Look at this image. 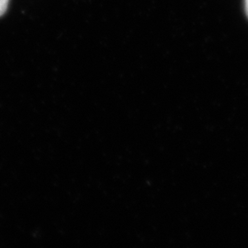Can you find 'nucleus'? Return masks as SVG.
Segmentation results:
<instances>
[{
  "label": "nucleus",
  "instance_id": "1",
  "mask_svg": "<svg viewBox=\"0 0 248 248\" xmlns=\"http://www.w3.org/2000/svg\"><path fill=\"white\" fill-rule=\"evenodd\" d=\"M9 0H0V17L5 14L9 6Z\"/></svg>",
  "mask_w": 248,
  "mask_h": 248
},
{
  "label": "nucleus",
  "instance_id": "2",
  "mask_svg": "<svg viewBox=\"0 0 248 248\" xmlns=\"http://www.w3.org/2000/svg\"><path fill=\"white\" fill-rule=\"evenodd\" d=\"M245 7H246V11L248 16V0H245Z\"/></svg>",
  "mask_w": 248,
  "mask_h": 248
}]
</instances>
